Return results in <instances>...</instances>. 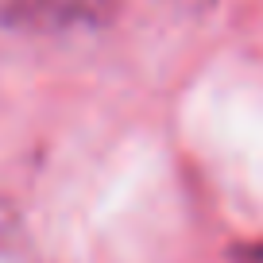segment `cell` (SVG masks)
I'll return each mask as SVG.
<instances>
[{
  "label": "cell",
  "instance_id": "obj_1",
  "mask_svg": "<svg viewBox=\"0 0 263 263\" xmlns=\"http://www.w3.org/2000/svg\"><path fill=\"white\" fill-rule=\"evenodd\" d=\"M116 16V0H0V27L16 35L101 31Z\"/></svg>",
  "mask_w": 263,
  "mask_h": 263
},
{
  "label": "cell",
  "instance_id": "obj_2",
  "mask_svg": "<svg viewBox=\"0 0 263 263\" xmlns=\"http://www.w3.org/2000/svg\"><path fill=\"white\" fill-rule=\"evenodd\" d=\"M0 263H39V244L8 197H0Z\"/></svg>",
  "mask_w": 263,
  "mask_h": 263
},
{
  "label": "cell",
  "instance_id": "obj_3",
  "mask_svg": "<svg viewBox=\"0 0 263 263\" xmlns=\"http://www.w3.org/2000/svg\"><path fill=\"white\" fill-rule=\"evenodd\" d=\"M229 263H263V240H248V244L229 248Z\"/></svg>",
  "mask_w": 263,
  "mask_h": 263
}]
</instances>
